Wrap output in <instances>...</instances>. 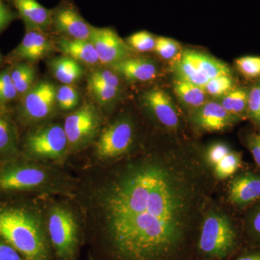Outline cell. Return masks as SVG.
<instances>
[{
    "mask_svg": "<svg viewBox=\"0 0 260 260\" xmlns=\"http://www.w3.org/2000/svg\"><path fill=\"white\" fill-rule=\"evenodd\" d=\"M205 159L181 151L124 155L87 168L71 198L89 256L185 260L213 187Z\"/></svg>",
    "mask_w": 260,
    "mask_h": 260,
    "instance_id": "obj_1",
    "label": "cell"
},
{
    "mask_svg": "<svg viewBox=\"0 0 260 260\" xmlns=\"http://www.w3.org/2000/svg\"><path fill=\"white\" fill-rule=\"evenodd\" d=\"M0 239L25 260H56L41 203L0 202Z\"/></svg>",
    "mask_w": 260,
    "mask_h": 260,
    "instance_id": "obj_2",
    "label": "cell"
},
{
    "mask_svg": "<svg viewBox=\"0 0 260 260\" xmlns=\"http://www.w3.org/2000/svg\"><path fill=\"white\" fill-rule=\"evenodd\" d=\"M76 180L55 168L18 158L0 165V193L39 192L71 197Z\"/></svg>",
    "mask_w": 260,
    "mask_h": 260,
    "instance_id": "obj_3",
    "label": "cell"
},
{
    "mask_svg": "<svg viewBox=\"0 0 260 260\" xmlns=\"http://www.w3.org/2000/svg\"><path fill=\"white\" fill-rule=\"evenodd\" d=\"M48 238L56 260H79L84 245L83 229L77 211L69 205L52 202L44 205Z\"/></svg>",
    "mask_w": 260,
    "mask_h": 260,
    "instance_id": "obj_4",
    "label": "cell"
},
{
    "mask_svg": "<svg viewBox=\"0 0 260 260\" xmlns=\"http://www.w3.org/2000/svg\"><path fill=\"white\" fill-rule=\"evenodd\" d=\"M239 242L238 233L227 216L215 212L205 215L197 243L205 259L223 260L235 251Z\"/></svg>",
    "mask_w": 260,
    "mask_h": 260,
    "instance_id": "obj_5",
    "label": "cell"
},
{
    "mask_svg": "<svg viewBox=\"0 0 260 260\" xmlns=\"http://www.w3.org/2000/svg\"><path fill=\"white\" fill-rule=\"evenodd\" d=\"M177 79L204 88L210 80L223 75H232V70L223 61L205 53L185 50L174 64Z\"/></svg>",
    "mask_w": 260,
    "mask_h": 260,
    "instance_id": "obj_6",
    "label": "cell"
},
{
    "mask_svg": "<svg viewBox=\"0 0 260 260\" xmlns=\"http://www.w3.org/2000/svg\"><path fill=\"white\" fill-rule=\"evenodd\" d=\"M23 151L27 159L36 161L62 158L68 152L64 127L54 123L36 128L25 138Z\"/></svg>",
    "mask_w": 260,
    "mask_h": 260,
    "instance_id": "obj_7",
    "label": "cell"
},
{
    "mask_svg": "<svg viewBox=\"0 0 260 260\" xmlns=\"http://www.w3.org/2000/svg\"><path fill=\"white\" fill-rule=\"evenodd\" d=\"M135 138V126L128 116L112 121L99 135L94 155L97 164L113 161L127 155L133 148Z\"/></svg>",
    "mask_w": 260,
    "mask_h": 260,
    "instance_id": "obj_8",
    "label": "cell"
},
{
    "mask_svg": "<svg viewBox=\"0 0 260 260\" xmlns=\"http://www.w3.org/2000/svg\"><path fill=\"white\" fill-rule=\"evenodd\" d=\"M102 125V114L92 103H85L67 116L63 127L68 138V151L75 153L88 147L101 133Z\"/></svg>",
    "mask_w": 260,
    "mask_h": 260,
    "instance_id": "obj_9",
    "label": "cell"
},
{
    "mask_svg": "<svg viewBox=\"0 0 260 260\" xmlns=\"http://www.w3.org/2000/svg\"><path fill=\"white\" fill-rule=\"evenodd\" d=\"M56 87L49 81L36 83L25 95L20 104L22 119L28 124H37L50 117L56 104Z\"/></svg>",
    "mask_w": 260,
    "mask_h": 260,
    "instance_id": "obj_10",
    "label": "cell"
},
{
    "mask_svg": "<svg viewBox=\"0 0 260 260\" xmlns=\"http://www.w3.org/2000/svg\"><path fill=\"white\" fill-rule=\"evenodd\" d=\"M88 41L93 44L103 64L112 66L129 58V47L112 28L92 26Z\"/></svg>",
    "mask_w": 260,
    "mask_h": 260,
    "instance_id": "obj_11",
    "label": "cell"
},
{
    "mask_svg": "<svg viewBox=\"0 0 260 260\" xmlns=\"http://www.w3.org/2000/svg\"><path fill=\"white\" fill-rule=\"evenodd\" d=\"M51 25L64 37L80 40H88L92 30L91 25L70 3H61L56 9L52 10Z\"/></svg>",
    "mask_w": 260,
    "mask_h": 260,
    "instance_id": "obj_12",
    "label": "cell"
},
{
    "mask_svg": "<svg viewBox=\"0 0 260 260\" xmlns=\"http://www.w3.org/2000/svg\"><path fill=\"white\" fill-rule=\"evenodd\" d=\"M205 161L213 176L220 180L232 177L242 167V155L222 143L210 145L205 153Z\"/></svg>",
    "mask_w": 260,
    "mask_h": 260,
    "instance_id": "obj_13",
    "label": "cell"
},
{
    "mask_svg": "<svg viewBox=\"0 0 260 260\" xmlns=\"http://www.w3.org/2000/svg\"><path fill=\"white\" fill-rule=\"evenodd\" d=\"M88 88L95 102L107 107L115 103L121 93L120 80L111 70H98L89 75Z\"/></svg>",
    "mask_w": 260,
    "mask_h": 260,
    "instance_id": "obj_14",
    "label": "cell"
},
{
    "mask_svg": "<svg viewBox=\"0 0 260 260\" xmlns=\"http://www.w3.org/2000/svg\"><path fill=\"white\" fill-rule=\"evenodd\" d=\"M229 199L233 205L240 208L249 206L260 199V174L243 172L231 181Z\"/></svg>",
    "mask_w": 260,
    "mask_h": 260,
    "instance_id": "obj_15",
    "label": "cell"
},
{
    "mask_svg": "<svg viewBox=\"0 0 260 260\" xmlns=\"http://www.w3.org/2000/svg\"><path fill=\"white\" fill-rule=\"evenodd\" d=\"M238 119L216 102L205 103L192 114V120L196 125L207 131H222L232 126Z\"/></svg>",
    "mask_w": 260,
    "mask_h": 260,
    "instance_id": "obj_16",
    "label": "cell"
},
{
    "mask_svg": "<svg viewBox=\"0 0 260 260\" xmlns=\"http://www.w3.org/2000/svg\"><path fill=\"white\" fill-rule=\"evenodd\" d=\"M144 104L157 120L166 127L175 129L179 125V115L170 96L164 90L154 88L143 96Z\"/></svg>",
    "mask_w": 260,
    "mask_h": 260,
    "instance_id": "obj_17",
    "label": "cell"
},
{
    "mask_svg": "<svg viewBox=\"0 0 260 260\" xmlns=\"http://www.w3.org/2000/svg\"><path fill=\"white\" fill-rule=\"evenodd\" d=\"M52 44L42 30L27 29L26 34L13 52L15 57L36 61L47 56L52 50Z\"/></svg>",
    "mask_w": 260,
    "mask_h": 260,
    "instance_id": "obj_18",
    "label": "cell"
},
{
    "mask_svg": "<svg viewBox=\"0 0 260 260\" xmlns=\"http://www.w3.org/2000/svg\"><path fill=\"white\" fill-rule=\"evenodd\" d=\"M27 29L47 30L52 23V10L44 8L37 0H12Z\"/></svg>",
    "mask_w": 260,
    "mask_h": 260,
    "instance_id": "obj_19",
    "label": "cell"
},
{
    "mask_svg": "<svg viewBox=\"0 0 260 260\" xmlns=\"http://www.w3.org/2000/svg\"><path fill=\"white\" fill-rule=\"evenodd\" d=\"M111 67L116 73L133 82L150 81L158 73L155 63L144 58H127Z\"/></svg>",
    "mask_w": 260,
    "mask_h": 260,
    "instance_id": "obj_20",
    "label": "cell"
},
{
    "mask_svg": "<svg viewBox=\"0 0 260 260\" xmlns=\"http://www.w3.org/2000/svg\"><path fill=\"white\" fill-rule=\"evenodd\" d=\"M57 47L63 55L73 58L78 62L90 65L100 62L95 48L88 40L63 37L58 41Z\"/></svg>",
    "mask_w": 260,
    "mask_h": 260,
    "instance_id": "obj_21",
    "label": "cell"
},
{
    "mask_svg": "<svg viewBox=\"0 0 260 260\" xmlns=\"http://www.w3.org/2000/svg\"><path fill=\"white\" fill-rule=\"evenodd\" d=\"M49 65L54 78L62 85L76 83L85 73L81 63L68 56H57L50 61Z\"/></svg>",
    "mask_w": 260,
    "mask_h": 260,
    "instance_id": "obj_22",
    "label": "cell"
},
{
    "mask_svg": "<svg viewBox=\"0 0 260 260\" xmlns=\"http://www.w3.org/2000/svg\"><path fill=\"white\" fill-rule=\"evenodd\" d=\"M18 135L14 124L4 116L0 115V162L18 158Z\"/></svg>",
    "mask_w": 260,
    "mask_h": 260,
    "instance_id": "obj_23",
    "label": "cell"
},
{
    "mask_svg": "<svg viewBox=\"0 0 260 260\" xmlns=\"http://www.w3.org/2000/svg\"><path fill=\"white\" fill-rule=\"evenodd\" d=\"M174 92L183 104L196 109L207 102L205 90L194 84L177 79L174 84Z\"/></svg>",
    "mask_w": 260,
    "mask_h": 260,
    "instance_id": "obj_24",
    "label": "cell"
},
{
    "mask_svg": "<svg viewBox=\"0 0 260 260\" xmlns=\"http://www.w3.org/2000/svg\"><path fill=\"white\" fill-rule=\"evenodd\" d=\"M12 81L18 95H24L35 85L37 72L31 64L20 63L10 71Z\"/></svg>",
    "mask_w": 260,
    "mask_h": 260,
    "instance_id": "obj_25",
    "label": "cell"
},
{
    "mask_svg": "<svg viewBox=\"0 0 260 260\" xmlns=\"http://www.w3.org/2000/svg\"><path fill=\"white\" fill-rule=\"evenodd\" d=\"M248 95L249 92L245 89H232L222 96L220 104L228 112L239 119L247 115Z\"/></svg>",
    "mask_w": 260,
    "mask_h": 260,
    "instance_id": "obj_26",
    "label": "cell"
},
{
    "mask_svg": "<svg viewBox=\"0 0 260 260\" xmlns=\"http://www.w3.org/2000/svg\"><path fill=\"white\" fill-rule=\"evenodd\" d=\"M56 100L61 110L69 112L79 105V92L73 85H62L56 88Z\"/></svg>",
    "mask_w": 260,
    "mask_h": 260,
    "instance_id": "obj_27",
    "label": "cell"
},
{
    "mask_svg": "<svg viewBox=\"0 0 260 260\" xmlns=\"http://www.w3.org/2000/svg\"><path fill=\"white\" fill-rule=\"evenodd\" d=\"M234 80L232 75H223L210 80L205 85L203 90L207 95L211 96H223L233 89Z\"/></svg>",
    "mask_w": 260,
    "mask_h": 260,
    "instance_id": "obj_28",
    "label": "cell"
},
{
    "mask_svg": "<svg viewBox=\"0 0 260 260\" xmlns=\"http://www.w3.org/2000/svg\"><path fill=\"white\" fill-rule=\"evenodd\" d=\"M257 204L248 215L245 224V230L254 246H260V199Z\"/></svg>",
    "mask_w": 260,
    "mask_h": 260,
    "instance_id": "obj_29",
    "label": "cell"
},
{
    "mask_svg": "<svg viewBox=\"0 0 260 260\" xmlns=\"http://www.w3.org/2000/svg\"><path fill=\"white\" fill-rule=\"evenodd\" d=\"M155 42L156 39L146 30L135 32L127 39V43L130 47L140 52L153 51Z\"/></svg>",
    "mask_w": 260,
    "mask_h": 260,
    "instance_id": "obj_30",
    "label": "cell"
},
{
    "mask_svg": "<svg viewBox=\"0 0 260 260\" xmlns=\"http://www.w3.org/2000/svg\"><path fill=\"white\" fill-rule=\"evenodd\" d=\"M236 65L245 78L249 79L259 78L260 56H242L236 60Z\"/></svg>",
    "mask_w": 260,
    "mask_h": 260,
    "instance_id": "obj_31",
    "label": "cell"
},
{
    "mask_svg": "<svg viewBox=\"0 0 260 260\" xmlns=\"http://www.w3.org/2000/svg\"><path fill=\"white\" fill-rule=\"evenodd\" d=\"M159 56L164 59L170 60L179 54V46L177 42L167 37H158L155 42V49Z\"/></svg>",
    "mask_w": 260,
    "mask_h": 260,
    "instance_id": "obj_32",
    "label": "cell"
},
{
    "mask_svg": "<svg viewBox=\"0 0 260 260\" xmlns=\"http://www.w3.org/2000/svg\"><path fill=\"white\" fill-rule=\"evenodd\" d=\"M246 116L251 121L260 124V82L249 90Z\"/></svg>",
    "mask_w": 260,
    "mask_h": 260,
    "instance_id": "obj_33",
    "label": "cell"
},
{
    "mask_svg": "<svg viewBox=\"0 0 260 260\" xmlns=\"http://www.w3.org/2000/svg\"><path fill=\"white\" fill-rule=\"evenodd\" d=\"M18 93L12 81L10 72L0 73V103H7L14 100Z\"/></svg>",
    "mask_w": 260,
    "mask_h": 260,
    "instance_id": "obj_34",
    "label": "cell"
},
{
    "mask_svg": "<svg viewBox=\"0 0 260 260\" xmlns=\"http://www.w3.org/2000/svg\"><path fill=\"white\" fill-rule=\"evenodd\" d=\"M246 145L251 152L256 165L260 168V137L259 135H248L246 138Z\"/></svg>",
    "mask_w": 260,
    "mask_h": 260,
    "instance_id": "obj_35",
    "label": "cell"
},
{
    "mask_svg": "<svg viewBox=\"0 0 260 260\" xmlns=\"http://www.w3.org/2000/svg\"><path fill=\"white\" fill-rule=\"evenodd\" d=\"M0 260H25L11 245L0 239Z\"/></svg>",
    "mask_w": 260,
    "mask_h": 260,
    "instance_id": "obj_36",
    "label": "cell"
},
{
    "mask_svg": "<svg viewBox=\"0 0 260 260\" xmlns=\"http://www.w3.org/2000/svg\"><path fill=\"white\" fill-rule=\"evenodd\" d=\"M16 15L3 0H0V32L16 18Z\"/></svg>",
    "mask_w": 260,
    "mask_h": 260,
    "instance_id": "obj_37",
    "label": "cell"
},
{
    "mask_svg": "<svg viewBox=\"0 0 260 260\" xmlns=\"http://www.w3.org/2000/svg\"><path fill=\"white\" fill-rule=\"evenodd\" d=\"M233 260H260V246L254 247L243 251Z\"/></svg>",
    "mask_w": 260,
    "mask_h": 260,
    "instance_id": "obj_38",
    "label": "cell"
},
{
    "mask_svg": "<svg viewBox=\"0 0 260 260\" xmlns=\"http://www.w3.org/2000/svg\"><path fill=\"white\" fill-rule=\"evenodd\" d=\"M89 260H96V259H93V258L91 257V256H89Z\"/></svg>",
    "mask_w": 260,
    "mask_h": 260,
    "instance_id": "obj_39",
    "label": "cell"
},
{
    "mask_svg": "<svg viewBox=\"0 0 260 260\" xmlns=\"http://www.w3.org/2000/svg\"><path fill=\"white\" fill-rule=\"evenodd\" d=\"M1 61H2V56H1V54H0V64H1Z\"/></svg>",
    "mask_w": 260,
    "mask_h": 260,
    "instance_id": "obj_40",
    "label": "cell"
},
{
    "mask_svg": "<svg viewBox=\"0 0 260 260\" xmlns=\"http://www.w3.org/2000/svg\"><path fill=\"white\" fill-rule=\"evenodd\" d=\"M0 165H1V162H0Z\"/></svg>",
    "mask_w": 260,
    "mask_h": 260,
    "instance_id": "obj_41",
    "label": "cell"
},
{
    "mask_svg": "<svg viewBox=\"0 0 260 260\" xmlns=\"http://www.w3.org/2000/svg\"><path fill=\"white\" fill-rule=\"evenodd\" d=\"M259 136L260 137V134L259 135Z\"/></svg>",
    "mask_w": 260,
    "mask_h": 260,
    "instance_id": "obj_42",
    "label": "cell"
}]
</instances>
